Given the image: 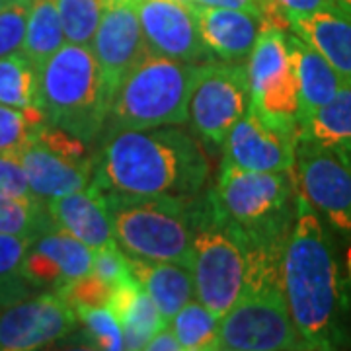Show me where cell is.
I'll list each match as a JSON object with an SVG mask.
<instances>
[{"mask_svg":"<svg viewBox=\"0 0 351 351\" xmlns=\"http://www.w3.org/2000/svg\"><path fill=\"white\" fill-rule=\"evenodd\" d=\"M281 276L289 313L304 350L330 351L346 346L350 338L336 244L320 215L299 191Z\"/></svg>","mask_w":351,"mask_h":351,"instance_id":"obj_1","label":"cell"},{"mask_svg":"<svg viewBox=\"0 0 351 351\" xmlns=\"http://www.w3.org/2000/svg\"><path fill=\"white\" fill-rule=\"evenodd\" d=\"M211 174L199 143L182 125L123 131L104 141L92 184L135 195L201 193Z\"/></svg>","mask_w":351,"mask_h":351,"instance_id":"obj_2","label":"cell"},{"mask_svg":"<svg viewBox=\"0 0 351 351\" xmlns=\"http://www.w3.org/2000/svg\"><path fill=\"white\" fill-rule=\"evenodd\" d=\"M199 63L149 53L115 88L100 138L123 131L184 125Z\"/></svg>","mask_w":351,"mask_h":351,"instance_id":"obj_3","label":"cell"},{"mask_svg":"<svg viewBox=\"0 0 351 351\" xmlns=\"http://www.w3.org/2000/svg\"><path fill=\"white\" fill-rule=\"evenodd\" d=\"M211 195L244 232L250 250L285 252L295 221L293 172H254L223 160Z\"/></svg>","mask_w":351,"mask_h":351,"instance_id":"obj_4","label":"cell"},{"mask_svg":"<svg viewBox=\"0 0 351 351\" xmlns=\"http://www.w3.org/2000/svg\"><path fill=\"white\" fill-rule=\"evenodd\" d=\"M188 267L197 301L219 318L246 289L248 242L239 226L221 213L211 189H203L195 201Z\"/></svg>","mask_w":351,"mask_h":351,"instance_id":"obj_5","label":"cell"},{"mask_svg":"<svg viewBox=\"0 0 351 351\" xmlns=\"http://www.w3.org/2000/svg\"><path fill=\"white\" fill-rule=\"evenodd\" d=\"M104 191V189H101ZM113 239L127 256L188 265L197 195L104 191Z\"/></svg>","mask_w":351,"mask_h":351,"instance_id":"obj_6","label":"cell"},{"mask_svg":"<svg viewBox=\"0 0 351 351\" xmlns=\"http://www.w3.org/2000/svg\"><path fill=\"white\" fill-rule=\"evenodd\" d=\"M41 110L47 123L86 143L100 141L112 96L90 45L64 43L39 71Z\"/></svg>","mask_w":351,"mask_h":351,"instance_id":"obj_7","label":"cell"},{"mask_svg":"<svg viewBox=\"0 0 351 351\" xmlns=\"http://www.w3.org/2000/svg\"><path fill=\"white\" fill-rule=\"evenodd\" d=\"M287 29L265 22L250 57V108L265 125L299 138L297 73L289 49Z\"/></svg>","mask_w":351,"mask_h":351,"instance_id":"obj_8","label":"cell"},{"mask_svg":"<svg viewBox=\"0 0 351 351\" xmlns=\"http://www.w3.org/2000/svg\"><path fill=\"white\" fill-rule=\"evenodd\" d=\"M217 350L299 351L301 336L289 313L283 281L246 289L221 318Z\"/></svg>","mask_w":351,"mask_h":351,"instance_id":"obj_9","label":"cell"},{"mask_svg":"<svg viewBox=\"0 0 351 351\" xmlns=\"http://www.w3.org/2000/svg\"><path fill=\"white\" fill-rule=\"evenodd\" d=\"M88 145L63 127L43 123L16 156L24 168L29 191L47 203L86 188L96 168V154L90 152Z\"/></svg>","mask_w":351,"mask_h":351,"instance_id":"obj_10","label":"cell"},{"mask_svg":"<svg viewBox=\"0 0 351 351\" xmlns=\"http://www.w3.org/2000/svg\"><path fill=\"white\" fill-rule=\"evenodd\" d=\"M250 108V78L244 61H207L199 64L189 98V121L195 133L221 147L230 129Z\"/></svg>","mask_w":351,"mask_h":351,"instance_id":"obj_11","label":"cell"},{"mask_svg":"<svg viewBox=\"0 0 351 351\" xmlns=\"http://www.w3.org/2000/svg\"><path fill=\"white\" fill-rule=\"evenodd\" d=\"M295 186L328 226L351 244V160L313 143L297 141Z\"/></svg>","mask_w":351,"mask_h":351,"instance_id":"obj_12","label":"cell"},{"mask_svg":"<svg viewBox=\"0 0 351 351\" xmlns=\"http://www.w3.org/2000/svg\"><path fill=\"white\" fill-rule=\"evenodd\" d=\"M78 324L75 306L53 289L0 311V351H34L61 341Z\"/></svg>","mask_w":351,"mask_h":351,"instance_id":"obj_13","label":"cell"},{"mask_svg":"<svg viewBox=\"0 0 351 351\" xmlns=\"http://www.w3.org/2000/svg\"><path fill=\"white\" fill-rule=\"evenodd\" d=\"M143 36L151 53L189 63H207L213 53L201 38L193 2L135 0Z\"/></svg>","mask_w":351,"mask_h":351,"instance_id":"obj_14","label":"cell"},{"mask_svg":"<svg viewBox=\"0 0 351 351\" xmlns=\"http://www.w3.org/2000/svg\"><path fill=\"white\" fill-rule=\"evenodd\" d=\"M106 88L113 98L115 88L151 51L143 36L135 0H110L90 41Z\"/></svg>","mask_w":351,"mask_h":351,"instance_id":"obj_15","label":"cell"},{"mask_svg":"<svg viewBox=\"0 0 351 351\" xmlns=\"http://www.w3.org/2000/svg\"><path fill=\"white\" fill-rule=\"evenodd\" d=\"M226 162L254 172H293L297 137L271 129L248 108L223 143Z\"/></svg>","mask_w":351,"mask_h":351,"instance_id":"obj_16","label":"cell"},{"mask_svg":"<svg viewBox=\"0 0 351 351\" xmlns=\"http://www.w3.org/2000/svg\"><path fill=\"white\" fill-rule=\"evenodd\" d=\"M195 14L201 38L221 61H246L265 25L263 14L252 10L195 4Z\"/></svg>","mask_w":351,"mask_h":351,"instance_id":"obj_17","label":"cell"},{"mask_svg":"<svg viewBox=\"0 0 351 351\" xmlns=\"http://www.w3.org/2000/svg\"><path fill=\"white\" fill-rule=\"evenodd\" d=\"M47 211L53 225L82 240L92 250H98L115 240L106 193L92 182L86 188L49 199Z\"/></svg>","mask_w":351,"mask_h":351,"instance_id":"obj_18","label":"cell"},{"mask_svg":"<svg viewBox=\"0 0 351 351\" xmlns=\"http://www.w3.org/2000/svg\"><path fill=\"white\" fill-rule=\"evenodd\" d=\"M287 39L295 73H297V92H299L297 121L299 125H302L324 104L336 96V92L346 84V78L313 45L302 41L299 36L291 32Z\"/></svg>","mask_w":351,"mask_h":351,"instance_id":"obj_19","label":"cell"},{"mask_svg":"<svg viewBox=\"0 0 351 351\" xmlns=\"http://www.w3.org/2000/svg\"><path fill=\"white\" fill-rule=\"evenodd\" d=\"M131 276L147 291L154 306L168 322L193 297V277L188 265L180 262H152L127 256Z\"/></svg>","mask_w":351,"mask_h":351,"instance_id":"obj_20","label":"cell"},{"mask_svg":"<svg viewBox=\"0 0 351 351\" xmlns=\"http://www.w3.org/2000/svg\"><path fill=\"white\" fill-rule=\"evenodd\" d=\"M289 29L313 45L346 80H351V18L339 10L299 16L289 22Z\"/></svg>","mask_w":351,"mask_h":351,"instance_id":"obj_21","label":"cell"},{"mask_svg":"<svg viewBox=\"0 0 351 351\" xmlns=\"http://www.w3.org/2000/svg\"><path fill=\"white\" fill-rule=\"evenodd\" d=\"M108 306L121 324L125 350H145L149 339L166 324L147 291L133 276L113 285Z\"/></svg>","mask_w":351,"mask_h":351,"instance_id":"obj_22","label":"cell"},{"mask_svg":"<svg viewBox=\"0 0 351 351\" xmlns=\"http://www.w3.org/2000/svg\"><path fill=\"white\" fill-rule=\"evenodd\" d=\"M297 141L324 147L351 160V80H346L332 100L299 125Z\"/></svg>","mask_w":351,"mask_h":351,"instance_id":"obj_23","label":"cell"},{"mask_svg":"<svg viewBox=\"0 0 351 351\" xmlns=\"http://www.w3.org/2000/svg\"><path fill=\"white\" fill-rule=\"evenodd\" d=\"M66 43L57 8V0H32L22 53L38 66L47 63L51 55Z\"/></svg>","mask_w":351,"mask_h":351,"instance_id":"obj_24","label":"cell"},{"mask_svg":"<svg viewBox=\"0 0 351 351\" xmlns=\"http://www.w3.org/2000/svg\"><path fill=\"white\" fill-rule=\"evenodd\" d=\"M0 104L14 108H41L38 66L22 51L0 57Z\"/></svg>","mask_w":351,"mask_h":351,"instance_id":"obj_25","label":"cell"},{"mask_svg":"<svg viewBox=\"0 0 351 351\" xmlns=\"http://www.w3.org/2000/svg\"><path fill=\"white\" fill-rule=\"evenodd\" d=\"M34 246L45 252L51 260L57 263V267L63 274L64 285L78 277L92 274L94 250L59 226H53L49 230L41 232L34 242Z\"/></svg>","mask_w":351,"mask_h":351,"instance_id":"obj_26","label":"cell"},{"mask_svg":"<svg viewBox=\"0 0 351 351\" xmlns=\"http://www.w3.org/2000/svg\"><path fill=\"white\" fill-rule=\"evenodd\" d=\"M184 351H211L219 343L221 318L199 301H189L166 322Z\"/></svg>","mask_w":351,"mask_h":351,"instance_id":"obj_27","label":"cell"},{"mask_svg":"<svg viewBox=\"0 0 351 351\" xmlns=\"http://www.w3.org/2000/svg\"><path fill=\"white\" fill-rule=\"evenodd\" d=\"M47 203L32 195L4 197L0 195V234H34L53 228Z\"/></svg>","mask_w":351,"mask_h":351,"instance_id":"obj_28","label":"cell"},{"mask_svg":"<svg viewBox=\"0 0 351 351\" xmlns=\"http://www.w3.org/2000/svg\"><path fill=\"white\" fill-rule=\"evenodd\" d=\"M47 123L41 108H14L0 104V154L18 156Z\"/></svg>","mask_w":351,"mask_h":351,"instance_id":"obj_29","label":"cell"},{"mask_svg":"<svg viewBox=\"0 0 351 351\" xmlns=\"http://www.w3.org/2000/svg\"><path fill=\"white\" fill-rule=\"evenodd\" d=\"M108 6L110 0H57L64 39L69 43L90 45Z\"/></svg>","mask_w":351,"mask_h":351,"instance_id":"obj_30","label":"cell"},{"mask_svg":"<svg viewBox=\"0 0 351 351\" xmlns=\"http://www.w3.org/2000/svg\"><path fill=\"white\" fill-rule=\"evenodd\" d=\"M75 311L78 322H82L88 338L96 343L98 350H125L123 330L110 306H75Z\"/></svg>","mask_w":351,"mask_h":351,"instance_id":"obj_31","label":"cell"},{"mask_svg":"<svg viewBox=\"0 0 351 351\" xmlns=\"http://www.w3.org/2000/svg\"><path fill=\"white\" fill-rule=\"evenodd\" d=\"M32 0H14L0 12V57L22 49Z\"/></svg>","mask_w":351,"mask_h":351,"instance_id":"obj_32","label":"cell"},{"mask_svg":"<svg viewBox=\"0 0 351 351\" xmlns=\"http://www.w3.org/2000/svg\"><path fill=\"white\" fill-rule=\"evenodd\" d=\"M59 293L73 306H108L112 287L106 281H101L100 277L88 274L66 283L64 287L59 289Z\"/></svg>","mask_w":351,"mask_h":351,"instance_id":"obj_33","label":"cell"},{"mask_svg":"<svg viewBox=\"0 0 351 351\" xmlns=\"http://www.w3.org/2000/svg\"><path fill=\"white\" fill-rule=\"evenodd\" d=\"M36 239L34 234H0V283L22 279V263Z\"/></svg>","mask_w":351,"mask_h":351,"instance_id":"obj_34","label":"cell"},{"mask_svg":"<svg viewBox=\"0 0 351 351\" xmlns=\"http://www.w3.org/2000/svg\"><path fill=\"white\" fill-rule=\"evenodd\" d=\"M92 274L96 277H100L101 281H106L110 287L121 283L127 277H131L127 254L117 246L115 240L104 244L98 250H94Z\"/></svg>","mask_w":351,"mask_h":351,"instance_id":"obj_35","label":"cell"},{"mask_svg":"<svg viewBox=\"0 0 351 351\" xmlns=\"http://www.w3.org/2000/svg\"><path fill=\"white\" fill-rule=\"evenodd\" d=\"M0 195L4 197L32 195L24 168L16 156L0 154Z\"/></svg>","mask_w":351,"mask_h":351,"instance_id":"obj_36","label":"cell"},{"mask_svg":"<svg viewBox=\"0 0 351 351\" xmlns=\"http://www.w3.org/2000/svg\"><path fill=\"white\" fill-rule=\"evenodd\" d=\"M279 14L287 20V24L293 18L308 16L322 10H338L334 0H274Z\"/></svg>","mask_w":351,"mask_h":351,"instance_id":"obj_37","label":"cell"},{"mask_svg":"<svg viewBox=\"0 0 351 351\" xmlns=\"http://www.w3.org/2000/svg\"><path fill=\"white\" fill-rule=\"evenodd\" d=\"M32 289L34 287L25 281L24 277L16 279V281H10V283H0V311L4 306L12 304V302L25 299L32 293Z\"/></svg>","mask_w":351,"mask_h":351,"instance_id":"obj_38","label":"cell"},{"mask_svg":"<svg viewBox=\"0 0 351 351\" xmlns=\"http://www.w3.org/2000/svg\"><path fill=\"white\" fill-rule=\"evenodd\" d=\"M145 350L149 351H178L182 350V346H180V341L174 336V332L170 330L168 324H164L151 339H149V343L145 346Z\"/></svg>","mask_w":351,"mask_h":351,"instance_id":"obj_39","label":"cell"},{"mask_svg":"<svg viewBox=\"0 0 351 351\" xmlns=\"http://www.w3.org/2000/svg\"><path fill=\"white\" fill-rule=\"evenodd\" d=\"M334 4L338 6L339 12L348 14L351 18V0H334Z\"/></svg>","mask_w":351,"mask_h":351,"instance_id":"obj_40","label":"cell"},{"mask_svg":"<svg viewBox=\"0 0 351 351\" xmlns=\"http://www.w3.org/2000/svg\"><path fill=\"white\" fill-rule=\"evenodd\" d=\"M12 2H14V0H0V12H2V10H4L6 6H10Z\"/></svg>","mask_w":351,"mask_h":351,"instance_id":"obj_41","label":"cell"},{"mask_svg":"<svg viewBox=\"0 0 351 351\" xmlns=\"http://www.w3.org/2000/svg\"><path fill=\"white\" fill-rule=\"evenodd\" d=\"M348 276H350V281H351V246H350V252H348Z\"/></svg>","mask_w":351,"mask_h":351,"instance_id":"obj_42","label":"cell"}]
</instances>
